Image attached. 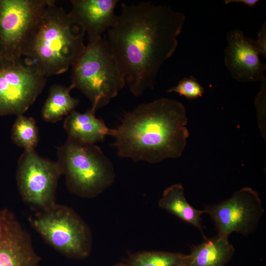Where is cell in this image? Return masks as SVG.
<instances>
[{
  "label": "cell",
  "instance_id": "cell-1",
  "mask_svg": "<svg viewBox=\"0 0 266 266\" xmlns=\"http://www.w3.org/2000/svg\"><path fill=\"white\" fill-rule=\"evenodd\" d=\"M116 25L105 37L124 72L126 85L138 97L154 88L159 70L178 46L185 16L151 2L121 4Z\"/></svg>",
  "mask_w": 266,
  "mask_h": 266
},
{
  "label": "cell",
  "instance_id": "cell-2",
  "mask_svg": "<svg viewBox=\"0 0 266 266\" xmlns=\"http://www.w3.org/2000/svg\"><path fill=\"white\" fill-rule=\"evenodd\" d=\"M185 106L175 100L160 98L126 112L115 129L114 146L118 155L133 161L157 163L180 157L189 133Z\"/></svg>",
  "mask_w": 266,
  "mask_h": 266
},
{
  "label": "cell",
  "instance_id": "cell-3",
  "mask_svg": "<svg viewBox=\"0 0 266 266\" xmlns=\"http://www.w3.org/2000/svg\"><path fill=\"white\" fill-rule=\"evenodd\" d=\"M85 33L69 13L50 0L26 42L22 58L45 77L63 73L84 51Z\"/></svg>",
  "mask_w": 266,
  "mask_h": 266
},
{
  "label": "cell",
  "instance_id": "cell-4",
  "mask_svg": "<svg viewBox=\"0 0 266 266\" xmlns=\"http://www.w3.org/2000/svg\"><path fill=\"white\" fill-rule=\"evenodd\" d=\"M126 85L124 72L105 37L88 39L72 66V89L79 90L97 109L106 105Z\"/></svg>",
  "mask_w": 266,
  "mask_h": 266
},
{
  "label": "cell",
  "instance_id": "cell-5",
  "mask_svg": "<svg viewBox=\"0 0 266 266\" xmlns=\"http://www.w3.org/2000/svg\"><path fill=\"white\" fill-rule=\"evenodd\" d=\"M56 161L68 190L83 198L97 196L114 182L113 164L100 148L67 137L57 148Z\"/></svg>",
  "mask_w": 266,
  "mask_h": 266
},
{
  "label": "cell",
  "instance_id": "cell-6",
  "mask_svg": "<svg viewBox=\"0 0 266 266\" xmlns=\"http://www.w3.org/2000/svg\"><path fill=\"white\" fill-rule=\"evenodd\" d=\"M29 221L47 243L66 257L82 259L89 255L90 229L72 209L56 203L38 210Z\"/></svg>",
  "mask_w": 266,
  "mask_h": 266
},
{
  "label": "cell",
  "instance_id": "cell-7",
  "mask_svg": "<svg viewBox=\"0 0 266 266\" xmlns=\"http://www.w3.org/2000/svg\"><path fill=\"white\" fill-rule=\"evenodd\" d=\"M50 0H0V57L22 58L24 46Z\"/></svg>",
  "mask_w": 266,
  "mask_h": 266
},
{
  "label": "cell",
  "instance_id": "cell-8",
  "mask_svg": "<svg viewBox=\"0 0 266 266\" xmlns=\"http://www.w3.org/2000/svg\"><path fill=\"white\" fill-rule=\"evenodd\" d=\"M46 77L23 58L0 66V116L23 115L42 91Z\"/></svg>",
  "mask_w": 266,
  "mask_h": 266
},
{
  "label": "cell",
  "instance_id": "cell-9",
  "mask_svg": "<svg viewBox=\"0 0 266 266\" xmlns=\"http://www.w3.org/2000/svg\"><path fill=\"white\" fill-rule=\"evenodd\" d=\"M62 175L57 162L38 155L35 150L24 151L18 162L16 181L24 201L38 211L55 202V193Z\"/></svg>",
  "mask_w": 266,
  "mask_h": 266
},
{
  "label": "cell",
  "instance_id": "cell-10",
  "mask_svg": "<svg viewBox=\"0 0 266 266\" xmlns=\"http://www.w3.org/2000/svg\"><path fill=\"white\" fill-rule=\"evenodd\" d=\"M203 211L212 218L218 233L228 236L233 232L247 234L254 231L264 212L259 194L247 187L220 203L206 205Z\"/></svg>",
  "mask_w": 266,
  "mask_h": 266
},
{
  "label": "cell",
  "instance_id": "cell-11",
  "mask_svg": "<svg viewBox=\"0 0 266 266\" xmlns=\"http://www.w3.org/2000/svg\"><path fill=\"white\" fill-rule=\"evenodd\" d=\"M29 233L7 208L0 209V266H38Z\"/></svg>",
  "mask_w": 266,
  "mask_h": 266
},
{
  "label": "cell",
  "instance_id": "cell-12",
  "mask_svg": "<svg viewBox=\"0 0 266 266\" xmlns=\"http://www.w3.org/2000/svg\"><path fill=\"white\" fill-rule=\"evenodd\" d=\"M226 39L225 64L232 77L242 82L266 80V65L260 59L255 40L238 29L230 31Z\"/></svg>",
  "mask_w": 266,
  "mask_h": 266
},
{
  "label": "cell",
  "instance_id": "cell-13",
  "mask_svg": "<svg viewBox=\"0 0 266 266\" xmlns=\"http://www.w3.org/2000/svg\"><path fill=\"white\" fill-rule=\"evenodd\" d=\"M118 0H71V16L88 35V39L102 37V34L116 24L115 13Z\"/></svg>",
  "mask_w": 266,
  "mask_h": 266
},
{
  "label": "cell",
  "instance_id": "cell-14",
  "mask_svg": "<svg viewBox=\"0 0 266 266\" xmlns=\"http://www.w3.org/2000/svg\"><path fill=\"white\" fill-rule=\"evenodd\" d=\"M97 108L92 106L84 113L75 110L66 118L64 128L68 137L87 144H95L107 135L113 136L115 129L109 128L101 119L96 116Z\"/></svg>",
  "mask_w": 266,
  "mask_h": 266
},
{
  "label": "cell",
  "instance_id": "cell-15",
  "mask_svg": "<svg viewBox=\"0 0 266 266\" xmlns=\"http://www.w3.org/2000/svg\"><path fill=\"white\" fill-rule=\"evenodd\" d=\"M234 252L229 236L218 233L193 246L189 254V266H225Z\"/></svg>",
  "mask_w": 266,
  "mask_h": 266
},
{
  "label": "cell",
  "instance_id": "cell-16",
  "mask_svg": "<svg viewBox=\"0 0 266 266\" xmlns=\"http://www.w3.org/2000/svg\"><path fill=\"white\" fill-rule=\"evenodd\" d=\"M158 204L161 208L199 229L203 233L201 215L204 211L198 210L188 203L181 184H174L166 188Z\"/></svg>",
  "mask_w": 266,
  "mask_h": 266
},
{
  "label": "cell",
  "instance_id": "cell-17",
  "mask_svg": "<svg viewBox=\"0 0 266 266\" xmlns=\"http://www.w3.org/2000/svg\"><path fill=\"white\" fill-rule=\"evenodd\" d=\"M72 89L70 86L66 87L60 84L51 86L41 110L42 118L45 121L56 123L75 110L80 100L70 95Z\"/></svg>",
  "mask_w": 266,
  "mask_h": 266
},
{
  "label": "cell",
  "instance_id": "cell-18",
  "mask_svg": "<svg viewBox=\"0 0 266 266\" xmlns=\"http://www.w3.org/2000/svg\"><path fill=\"white\" fill-rule=\"evenodd\" d=\"M189 256L180 253L144 251L131 256L127 266H189Z\"/></svg>",
  "mask_w": 266,
  "mask_h": 266
},
{
  "label": "cell",
  "instance_id": "cell-19",
  "mask_svg": "<svg viewBox=\"0 0 266 266\" xmlns=\"http://www.w3.org/2000/svg\"><path fill=\"white\" fill-rule=\"evenodd\" d=\"M17 116L11 130L13 142L24 151L34 150L39 139L35 120L23 114Z\"/></svg>",
  "mask_w": 266,
  "mask_h": 266
},
{
  "label": "cell",
  "instance_id": "cell-20",
  "mask_svg": "<svg viewBox=\"0 0 266 266\" xmlns=\"http://www.w3.org/2000/svg\"><path fill=\"white\" fill-rule=\"evenodd\" d=\"M168 93H176L188 100H195L200 98L204 90L202 85L193 76L184 77L178 84L167 90Z\"/></svg>",
  "mask_w": 266,
  "mask_h": 266
},
{
  "label": "cell",
  "instance_id": "cell-21",
  "mask_svg": "<svg viewBox=\"0 0 266 266\" xmlns=\"http://www.w3.org/2000/svg\"><path fill=\"white\" fill-rule=\"evenodd\" d=\"M266 80L261 82V90L258 94L255 100V105L258 113V120L259 125H261L262 133L264 130V112L265 113L266 106Z\"/></svg>",
  "mask_w": 266,
  "mask_h": 266
},
{
  "label": "cell",
  "instance_id": "cell-22",
  "mask_svg": "<svg viewBox=\"0 0 266 266\" xmlns=\"http://www.w3.org/2000/svg\"><path fill=\"white\" fill-rule=\"evenodd\" d=\"M256 48L260 55L266 57V23L264 22L258 33V37L255 40Z\"/></svg>",
  "mask_w": 266,
  "mask_h": 266
},
{
  "label": "cell",
  "instance_id": "cell-23",
  "mask_svg": "<svg viewBox=\"0 0 266 266\" xmlns=\"http://www.w3.org/2000/svg\"><path fill=\"white\" fill-rule=\"evenodd\" d=\"M259 1V0H226L224 1V2L226 4L233 2L241 3L253 8Z\"/></svg>",
  "mask_w": 266,
  "mask_h": 266
},
{
  "label": "cell",
  "instance_id": "cell-24",
  "mask_svg": "<svg viewBox=\"0 0 266 266\" xmlns=\"http://www.w3.org/2000/svg\"><path fill=\"white\" fill-rule=\"evenodd\" d=\"M114 266H127L126 264L122 263V264H117Z\"/></svg>",
  "mask_w": 266,
  "mask_h": 266
},
{
  "label": "cell",
  "instance_id": "cell-25",
  "mask_svg": "<svg viewBox=\"0 0 266 266\" xmlns=\"http://www.w3.org/2000/svg\"><path fill=\"white\" fill-rule=\"evenodd\" d=\"M3 61H4L0 57V66L2 64Z\"/></svg>",
  "mask_w": 266,
  "mask_h": 266
}]
</instances>
